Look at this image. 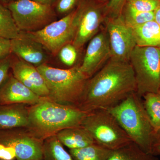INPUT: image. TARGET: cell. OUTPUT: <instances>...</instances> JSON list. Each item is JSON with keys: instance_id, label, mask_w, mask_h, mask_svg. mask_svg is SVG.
<instances>
[{"instance_id": "27", "label": "cell", "mask_w": 160, "mask_h": 160, "mask_svg": "<svg viewBox=\"0 0 160 160\" xmlns=\"http://www.w3.org/2000/svg\"><path fill=\"white\" fill-rule=\"evenodd\" d=\"M160 5L159 0H127L125 6L143 12H154Z\"/></svg>"}, {"instance_id": "23", "label": "cell", "mask_w": 160, "mask_h": 160, "mask_svg": "<svg viewBox=\"0 0 160 160\" xmlns=\"http://www.w3.org/2000/svg\"><path fill=\"white\" fill-rule=\"evenodd\" d=\"M20 32L10 10L0 3V38L13 39L20 36Z\"/></svg>"}, {"instance_id": "30", "label": "cell", "mask_w": 160, "mask_h": 160, "mask_svg": "<svg viewBox=\"0 0 160 160\" xmlns=\"http://www.w3.org/2000/svg\"><path fill=\"white\" fill-rule=\"evenodd\" d=\"M11 54V40L0 38V61Z\"/></svg>"}, {"instance_id": "20", "label": "cell", "mask_w": 160, "mask_h": 160, "mask_svg": "<svg viewBox=\"0 0 160 160\" xmlns=\"http://www.w3.org/2000/svg\"><path fill=\"white\" fill-rule=\"evenodd\" d=\"M111 150L93 143L84 148L69 149L73 160H108Z\"/></svg>"}, {"instance_id": "9", "label": "cell", "mask_w": 160, "mask_h": 160, "mask_svg": "<svg viewBox=\"0 0 160 160\" xmlns=\"http://www.w3.org/2000/svg\"><path fill=\"white\" fill-rule=\"evenodd\" d=\"M20 32H34L58 19L51 6L32 0H17L6 6Z\"/></svg>"}, {"instance_id": "14", "label": "cell", "mask_w": 160, "mask_h": 160, "mask_svg": "<svg viewBox=\"0 0 160 160\" xmlns=\"http://www.w3.org/2000/svg\"><path fill=\"white\" fill-rule=\"evenodd\" d=\"M11 71L17 79L40 97H48L46 82L35 66L12 53Z\"/></svg>"}, {"instance_id": "6", "label": "cell", "mask_w": 160, "mask_h": 160, "mask_svg": "<svg viewBox=\"0 0 160 160\" xmlns=\"http://www.w3.org/2000/svg\"><path fill=\"white\" fill-rule=\"evenodd\" d=\"M129 63L134 72L137 94L158 93L160 88V47L136 46Z\"/></svg>"}, {"instance_id": "21", "label": "cell", "mask_w": 160, "mask_h": 160, "mask_svg": "<svg viewBox=\"0 0 160 160\" xmlns=\"http://www.w3.org/2000/svg\"><path fill=\"white\" fill-rule=\"evenodd\" d=\"M43 160H73L56 135L47 138L44 141Z\"/></svg>"}, {"instance_id": "11", "label": "cell", "mask_w": 160, "mask_h": 160, "mask_svg": "<svg viewBox=\"0 0 160 160\" xmlns=\"http://www.w3.org/2000/svg\"><path fill=\"white\" fill-rule=\"evenodd\" d=\"M104 26L109 36L110 59L129 62L132 52L137 46L132 28L125 23L122 15L107 18Z\"/></svg>"}, {"instance_id": "2", "label": "cell", "mask_w": 160, "mask_h": 160, "mask_svg": "<svg viewBox=\"0 0 160 160\" xmlns=\"http://www.w3.org/2000/svg\"><path fill=\"white\" fill-rule=\"evenodd\" d=\"M88 113L78 106L60 104L48 97H42L36 104L29 106L27 129L44 141L63 129L81 126Z\"/></svg>"}, {"instance_id": "28", "label": "cell", "mask_w": 160, "mask_h": 160, "mask_svg": "<svg viewBox=\"0 0 160 160\" xmlns=\"http://www.w3.org/2000/svg\"><path fill=\"white\" fill-rule=\"evenodd\" d=\"M127 0H110L108 5V17L115 18L122 15Z\"/></svg>"}, {"instance_id": "12", "label": "cell", "mask_w": 160, "mask_h": 160, "mask_svg": "<svg viewBox=\"0 0 160 160\" xmlns=\"http://www.w3.org/2000/svg\"><path fill=\"white\" fill-rule=\"evenodd\" d=\"M89 42L79 67L88 78L99 71L111 58L109 36L104 25Z\"/></svg>"}, {"instance_id": "13", "label": "cell", "mask_w": 160, "mask_h": 160, "mask_svg": "<svg viewBox=\"0 0 160 160\" xmlns=\"http://www.w3.org/2000/svg\"><path fill=\"white\" fill-rule=\"evenodd\" d=\"M12 54L36 67L49 65L53 57L41 43L20 32V36L11 40Z\"/></svg>"}, {"instance_id": "29", "label": "cell", "mask_w": 160, "mask_h": 160, "mask_svg": "<svg viewBox=\"0 0 160 160\" xmlns=\"http://www.w3.org/2000/svg\"><path fill=\"white\" fill-rule=\"evenodd\" d=\"M11 61L12 54L0 61V88L10 73Z\"/></svg>"}, {"instance_id": "8", "label": "cell", "mask_w": 160, "mask_h": 160, "mask_svg": "<svg viewBox=\"0 0 160 160\" xmlns=\"http://www.w3.org/2000/svg\"><path fill=\"white\" fill-rule=\"evenodd\" d=\"M109 0H82L75 9L77 29L72 44L79 49L97 34L108 18Z\"/></svg>"}, {"instance_id": "34", "label": "cell", "mask_w": 160, "mask_h": 160, "mask_svg": "<svg viewBox=\"0 0 160 160\" xmlns=\"http://www.w3.org/2000/svg\"><path fill=\"white\" fill-rule=\"evenodd\" d=\"M15 1H17V0H0V3H2L3 5L6 6L9 3Z\"/></svg>"}, {"instance_id": "37", "label": "cell", "mask_w": 160, "mask_h": 160, "mask_svg": "<svg viewBox=\"0 0 160 160\" xmlns=\"http://www.w3.org/2000/svg\"><path fill=\"white\" fill-rule=\"evenodd\" d=\"M0 160H3L1 159H0Z\"/></svg>"}, {"instance_id": "7", "label": "cell", "mask_w": 160, "mask_h": 160, "mask_svg": "<svg viewBox=\"0 0 160 160\" xmlns=\"http://www.w3.org/2000/svg\"><path fill=\"white\" fill-rule=\"evenodd\" d=\"M43 142L27 128L0 130V159L42 160Z\"/></svg>"}, {"instance_id": "36", "label": "cell", "mask_w": 160, "mask_h": 160, "mask_svg": "<svg viewBox=\"0 0 160 160\" xmlns=\"http://www.w3.org/2000/svg\"><path fill=\"white\" fill-rule=\"evenodd\" d=\"M157 134H159V135H160V131L159 132V133H157Z\"/></svg>"}, {"instance_id": "26", "label": "cell", "mask_w": 160, "mask_h": 160, "mask_svg": "<svg viewBox=\"0 0 160 160\" xmlns=\"http://www.w3.org/2000/svg\"><path fill=\"white\" fill-rule=\"evenodd\" d=\"M82 0H57L52 6L58 18L68 15L77 8Z\"/></svg>"}, {"instance_id": "22", "label": "cell", "mask_w": 160, "mask_h": 160, "mask_svg": "<svg viewBox=\"0 0 160 160\" xmlns=\"http://www.w3.org/2000/svg\"><path fill=\"white\" fill-rule=\"evenodd\" d=\"M144 107L156 134L160 131V94L148 92L142 97Z\"/></svg>"}, {"instance_id": "18", "label": "cell", "mask_w": 160, "mask_h": 160, "mask_svg": "<svg viewBox=\"0 0 160 160\" xmlns=\"http://www.w3.org/2000/svg\"><path fill=\"white\" fill-rule=\"evenodd\" d=\"M132 29L137 46L160 47V26L155 20Z\"/></svg>"}, {"instance_id": "33", "label": "cell", "mask_w": 160, "mask_h": 160, "mask_svg": "<svg viewBox=\"0 0 160 160\" xmlns=\"http://www.w3.org/2000/svg\"><path fill=\"white\" fill-rule=\"evenodd\" d=\"M154 20L160 26V5L154 11Z\"/></svg>"}, {"instance_id": "15", "label": "cell", "mask_w": 160, "mask_h": 160, "mask_svg": "<svg viewBox=\"0 0 160 160\" xmlns=\"http://www.w3.org/2000/svg\"><path fill=\"white\" fill-rule=\"evenodd\" d=\"M42 98L17 79L11 72L0 88V105L24 104L31 106L38 103Z\"/></svg>"}, {"instance_id": "17", "label": "cell", "mask_w": 160, "mask_h": 160, "mask_svg": "<svg viewBox=\"0 0 160 160\" xmlns=\"http://www.w3.org/2000/svg\"><path fill=\"white\" fill-rule=\"evenodd\" d=\"M56 136L69 149H80L96 143L89 132L82 126L63 129Z\"/></svg>"}, {"instance_id": "35", "label": "cell", "mask_w": 160, "mask_h": 160, "mask_svg": "<svg viewBox=\"0 0 160 160\" xmlns=\"http://www.w3.org/2000/svg\"><path fill=\"white\" fill-rule=\"evenodd\" d=\"M158 93H159V94H160V89H159V91Z\"/></svg>"}, {"instance_id": "19", "label": "cell", "mask_w": 160, "mask_h": 160, "mask_svg": "<svg viewBox=\"0 0 160 160\" xmlns=\"http://www.w3.org/2000/svg\"><path fill=\"white\" fill-rule=\"evenodd\" d=\"M108 160H159L157 156L143 151L132 142L117 150L112 151Z\"/></svg>"}, {"instance_id": "39", "label": "cell", "mask_w": 160, "mask_h": 160, "mask_svg": "<svg viewBox=\"0 0 160 160\" xmlns=\"http://www.w3.org/2000/svg\"></svg>"}, {"instance_id": "32", "label": "cell", "mask_w": 160, "mask_h": 160, "mask_svg": "<svg viewBox=\"0 0 160 160\" xmlns=\"http://www.w3.org/2000/svg\"><path fill=\"white\" fill-rule=\"evenodd\" d=\"M32 1L43 5L52 6L56 2L57 0H32Z\"/></svg>"}, {"instance_id": "1", "label": "cell", "mask_w": 160, "mask_h": 160, "mask_svg": "<svg viewBox=\"0 0 160 160\" xmlns=\"http://www.w3.org/2000/svg\"><path fill=\"white\" fill-rule=\"evenodd\" d=\"M136 92L134 72L130 63L110 59L88 79L78 107L88 112L108 110Z\"/></svg>"}, {"instance_id": "24", "label": "cell", "mask_w": 160, "mask_h": 160, "mask_svg": "<svg viewBox=\"0 0 160 160\" xmlns=\"http://www.w3.org/2000/svg\"><path fill=\"white\" fill-rule=\"evenodd\" d=\"M84 49H79L72 42L63 46L58 52L55 58H58L60 62L68 68L80 66L84 53Z\"/></svg>"}, {"instance_id": "4", "label": "cell", "mask_w": 160, "mask_h": 160, "mask_svg": "<svg viewBox=\"0 0 160 160\" xmlns=\"http://www.w3.org/2000/svg\"><path fill=\"white\" fill-rule=\"evenodd\" d=\"M80 66L60 69L46 64L37 67L46 82L49 99L60 104L78 106L89 79L80 70Z\"/></svg>"}, {"instance_id": "5", "label": "cell", "mask_w": 160, "mask_h": 160, "mask_svg": "<svg viewBox=\"0 0 160 160\" xmlns=\"http://www.w3.org/2000/svg\"><path fill=\"white\" fill-rule=\"evenodd\" d=\"M81 126L89 132L96 143L111 151L132 142L117 119L107 109L88 112Z\"/></svg>"}, {"instance_id": "38", "label": "cell", "mask_w": 160, "mask_h": 160, "mask_svg": "<svg viewBox=\"0 0 160 160\" xmlns=\"http://www.w3.org/2000/svg\"><path fill=\"white\" fill-rule=\"evenodd\" d=\"M159 1H160V0H159Z\"/></svg>"}, {"instance_id": "3", "label": "cell", "mask_w": 160, "mask_h": 160, "mask_svg": "<svg viewBox=\"0 0 160 160\" xmlns=\"http://www.w3.org/2000/svg\"><path fill=\"white\" fill-rule=\"evenodd\" d=\"M108 110L133 142L143 151L152 153L157 134L144 107L142 98L136 92H132L122 102Z\"/></svg>"}, {"instance_id": "25", "label": "cell", "mask_w": 160, "mask_h": 160, "mask_svg": "<svg viewBox=\"0 0 160 160\" xmlns=\"http://www.w3.org/2000/svg\"><path fill=\"white\" fill-rule=\"evenodd\" d=\"M121 15L126 25L131 28L154 20V11H138L126 6H124Z\"/></svg>"}, {"instance_id": "16", "label": "cell", "mask_w": 160, "mask_h": 160, "mask_svg": "<svg viewBox=\"0 0 160 160\" xmlns=\"http://www.w3.org/2000/svg\"><path fill=\"white\" fill-rule=\"evenodd\" d=\"M29 105H0V130L27 128L29 125Z\"/></svg>"}, {"instance_id": "31", "label": "cell", "mask_w": 160, "mask_h": 160, "mask_svg": "<svg viewBox=\"0 0 160 160\" xmlns=\"http://www.w3.org/2000/svg\"><path fill=\"white\" fill-rule=\"evenodd\" d=\"M151 153L157 156L160 155V135L159 134H156V138L152 147Z\"/></svg>"}, {"instance_id": "10", "label": "cell", "mask_w": 160, "mask_h": 160, "mask_svg": "<svg viewBox=\"0 0 160 160\" xmlns=\"http://www.w3.org/2000/svg\"><path fill=\"white\" fill-rule=\"evenodd\" d=\"M77 25L75 10L65 17L50 23L39 31L21 32L41 43L55 58L63 46L73 42L76 32Z\"/></svg>"}]
</instances>
